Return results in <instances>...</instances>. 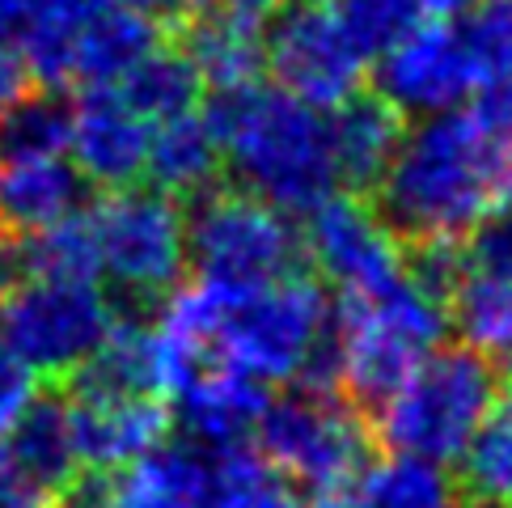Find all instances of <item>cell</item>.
Wrapping results in <instances>:
<instances>
[{"instance_id":"4fadbf2b","label":"cell","mask_w":512,"mask_h":508,"mask_svg":"<svg viewBox=\"0 0 512 508\" xmlns=\"http://www.w3.org/2000/svg\"><path fill=\"white\" fill-rule=\"evenodd\" d=\"M474 85H479V68L453 22H419L407 39L377 56V94L402 119L457 111L474 94Z\"/></svg>"},{"instance_id":"5bb4252c","label":"cell","mask_w":512,"mask_h":508,"mask_svg":"<svg viewBox=\"0 0 512 508\" xmlns=\"http://www.w3.org/2000/svg\"><path fill=\"white\" fill-rule=\"evenodd\" d=\"M68 424L81 466L115 475L170 437V407L157 394L68 390Z\"/></svg>"},{"instance_id":"cb8c5ba5","label":"cell","mask_w":512,"mask_h":508,"mask_svg":"<svg viewBox=\"0 0 512 508\" xmlns=\"http://www.w3.org/2000/svg\"><path fill=\"white\" fill-rule=\"evenodd\" d=\"M77 119V98H68V85H39L26 89L0 111V166L34 157H64Z\"/></svg>"},{"instance_id":"44dd1931","label":"cell","mask_w":512,"mask_h":508,"mask_svg":"<svg viewBox=\"0 0 512 508\" xmlns=\"http://www.w3.org/2000/svg\"><path fill=\"white\" fill-rule=\"evenodd\" d=\"M225 170L221 140L208 111H178L170 119H157L149 132V157H144V174L153 178V187L170 191L178 199H195L208 187H216V178Z\"/></svg>"},{"instance_id":"30bf717a","label":"cell","mask_w":512,"mask_h":508,"mask_svg":"<svg viewBox=\"0 0 512 508\" xmlns=\"http://www.w3.org/2000/svg\"><path fill=\"white\" fill-rule=\"evenodd\" d=\"M115 310L98 280L34 276L0 301V343L34 381H68L106 339Z\"/></svg>"},{"instance_id":"8d00e7d4","label":"cell","mask_w":512,"mask_h":508,"mask_svg":"<svg viewBox=\"0 0 512 508\" xmlns=\"http://www.w3.org/2000/svg\"><path fill=\"white\" fill-rule=\"evenodd\" d=\"M470 508H512V504H504V500H474Z\"/></svg>"},{"instance_id":"4dcf8cb0","label":"cell","mask_w":512,"mask_h":508,"mask_svg":"<svg viewBox=\"0 0 512 508\" xmlns=\"http://www.w3.org/2000/svg\"><path fill=\"white\" fill-rule=\"evenodd\" d=\"M34 373L17 360L5 343H0V437H5V428L13 424V415L26 407V398L34 394Z\"/></svg>"},{"instance_id":"1f68e13d","label":"cell","mask_w":512,"mask_h":508,"mask_svg":"<svg viewBox=\"0 0 512 508\" xmlns=\"http://www.w3.org/2000/svg\"><path fill=\"white\" fill-rule=\"evenodd\" d=\"M123 5H132L136 13H144L157 26H182L187 17H195L204 9L208 0H123Z\"/></svg>"},{"instance_id":"9a60e30c","label":"cell","mask_w":512,"mask_h":508,"mask_svg":"<svg viewBox=\"0 0 512 508\" xmlns=\"http://www.w3.org/2000/svg\"><path fill=\"white\" fill-rule=\"evenodd\" d=\"M153 123L132 111L115 89H81L77 119H72L68 157L85 174L89 187L115 191L144 178Z\"/></svg>"},{"instance_id":"7402d4cb","label":"cell","mask_w":512,"mask_h":508,"mask_svg":"<svg viewBox=\"0 0 512 508\" xmlns=\"http://www.w3.org/2000/svg\"><path fill=\"white\" fill-rule=\"evenodd\" d=\"M85 174L72 157H34L0 166V216L17 229H43L89 204Z\"/></svg>"},{"instance_id":"836d02e7","label":"cell","mask_w":512,"mask_h":508,"mask_svg":"<svg viewBox=\"0 0 512 508\" xmlns=\"http://www.w3.org/2000/svg\"><path fill=\"white\" fill-rule=\"evenodd\" d=\"M470 5L474 0H415L419 17H428V22H462Z\"/></svg>"},{"instance_id":"9c48e42d","label":"cell","mask_w":512,"mask_h":508,"mask_svg":"<svg viewBox=\"0 0 512 508\" xmlns=\"http://www.w3.org/2000/svg\"><path fill=\"white\" fill-rule=\"evenodd\" d=\"M301 233L292 216L250 191L208 187L187 212V267L221 293H250L297 271Z\"/></svg>"},{"instance_id":"74e56055","label":"cell","mask_w":512,"mask_h":508,"mask_svg":"<svg viewBox=\"0 0 512 508\" xmlns=\"http://www.w3.org/2000/svg\"><path fill=\"white\" fill-rule=\"evenodd\" d=\"M504 360H508V377H512V335H508V343H504Z\"/></svg>"},{"instance_id":"603a6c76","label":"cell","mask_w":512,"mask_h":508,"mask_svg":"<svg viewBox=\"0 0 512 508\" xmlns=\"http://www.w3.org/2000/svg\"><path fill=\"white\" fill-rule=\"evenodd\" d=\"M347 492V508H457L462 483L441 462L386 449V458L360 466Z\"/></svg>"},{"instance_id":"83f0119b","label":"cell","mask_w":512,"mask_h":508,"mask_svg":"<svg viewBox=\"0 0 512 508\" xmlns=\"http://www.w3.org/2000/svg\"><path fill=\"white\" fill-rule=\"evenodd\" d=\"M335 13L369 64L377 56H386L398 39H407L424 22L415 0H335Z\"/></svg>"},{"instance_id":"8992f818","label":"cell","mask_w":512,"mask_h":508,"mask_svg":"<svg viewBox=\"0 0 512 508\" xmlns=\"http://www.w3.org/2000/svg\"><path fill=\"white\" fill-rule=\"evenodd\" d=\"M106 508H297V492L259 449L161 441L111 475Z\"/></svg>"},{"instance_id":"ba28073f","label":"cell","mask_w":512,"mask_h":508,"mask_svg":"<svg viewBox=\"0 0 512 508\" xmlns=\"http://www.w3.org/2000/svg\"><path fill=\"white\" fill-rule=\"evenodd\" d=\"M98 246V284L111 301L157 305L187 271V208L161 187H115L85 208Z\"/></svg>"},{"instance_id":"3957f363","label":"cell","mask_w":512,"mask_h":508,"mask_svg":"<svg viewBox=\"0 0 512 508\" xmlns=\"http://www.w3.org/2000/svg\"><path fill=\"white\" fill-rule=\"evenodd\" d=\"M331 326L335 305L326 297V284L288 271L225 301L216 360L259 377L263 386H331Z\"/></svg>"},{"instance_id":"6da1fadb","label":"cell","mask_w":512,"mask_h":508,"mask_svg":"<svg viewBox=\"0 0 512 508\" xmlns=\"http://www.w3.org/2000/svg\"><path fill=\"white\" fill-rule=\"evenodd\" d=\"M373 195L402 242H457L479 216L512 204V136L462 106L415 119Z\"/></svg>"},{"instance_id":"277c9868","label":"cell","mask_w":512,"mask_h":508,"mask_svg":"<svg viewBox=\"0 0 512 508\" xmlns=\"http://www.w3.org/2000/svg\"><path fill=\"white\" fill-rule=\"evenodd\" d=\"M445 339L449 305L411 276L369 297H339L331 326V386L356 407H377Z\"/></svg>"},{"instance_id":"ffe728a7","label":"cell","mask_w":512,"mask_h":508,"mask_svg":"<svg viewBox=\"0 0 512 508\" xmlns=\"http://www.w3.org/2000/svg\"><path fill=\"white\" fill-rule=\"evenodd\" d=\"M161 43V26L123 0L106 5L77 30L72 43V81L81 89H111Z\"/></svg>"},{"instance_id":"52a82bcc","label":"cell","mask_w":512,"mask_h":508,"mask_svg":"<svg viewBox=\"0 0 512 508\" xmlns=\"http://www.w3.org/2000/svg\"><path fill=\"white\" fill-rule=\"evenodd\" d=\"M254 441L292 492L343 496L369 462L373 428L343 390L297 381L288 394L267 398Z\"/></svg>"},{"instance_id":"f1b7e54d","label":"cell","mask_w":512,"mask_h":508,"mask_svg":"<svg viewBox=\"0 0 512 508\" xmlns=\"http://www.w3.org/2000/svg\"><path fill=\"white\" fill-rule=\"evenodd\" d=\"M457 30L479 68V81L512 77V0H474Z\"/></svg>"},{"instance_id":"4316f807","label":"cell","mask_w":512,"mask_h":508,"mask_svg":"<svg viewBox=\"0 0 512 508\" xmlns=\"http://www.w3.org/2000/svg\"><path fill=\"white\" fill-rule=\"evenodd\" d=\"M30 254H34V276L98 280V246H94V229H89L85 208L56 225L30 229Z\"/></svg>"},{"instance_id":"d590c367","label":"cell","mask_w":512,"mask_h":508,"mask_svg":"<svg viewBox=\"0 0 512 508\" xmlns=\"http://www.w3.org/2000/svg\"><path fill=\"white\" fill-rule=\"evenodd\" d=\"M297 508H301V504H297ZM305 508H347V504H343L339 496H314V500H309Z\"/></svg>"},{"instance_id":"7c38bea8","label":"cell","mask_w":512,"mask_h":508,"mask_svg":"<svg viewBox=\"0 0 512 508\" xmlns=\"http://www.w3.org/2000/svg\"><path fill=\"white\" fill-rule=\"evenodd\" d=\"M301 254H309L314 276L339 297H369L407 276V242L360 191H335L301 216Z\"/></svg>"},{"instance_id":"7a4b0ae2","label":"cell","mask_w":512,"mask_h":508,"mask_svg":"<svg viewBox=\"0 0 512 508\" xmlns=\"http://www.w3.org/2000/svg\"><path fill=\"white\" fill-rule=\"evenodd\" d=\"M208 119L237 187L288 216H309L339 191L326 111L284 94L280 85H242L216 94Z\"/></svg>"},{"instance_id":"d6986e66","label":"cell","mask_w":512,"mask_h":508,"mask_svg":"<svg viewBox=\"0 0 512 508\" xmlns=\"http://www.w3.org/2000/svg\"><path fill=\"white\" fill-rule=\"evenodd\" d=\"M402 115L381 94H356L343 98L326 111V136H331V161L335 178L347 191H373L381 170L402 140Z\"/></svg>"},{"instance_id":"e575fe53","label":"cell","mask_w":512,"mask_h":508,"mask_svg":"<svg viewBox=\"0 0 512 508\" xmlns=\"http://www.w3.org/2000/svg\"><path fill=\"white\" fill-rule=\"evenodd\" d=\"M221 5H233V9H242V13H254V17H267V13H276L284 0H221Z\"/></svg>"},{"instance_id":"d4e9b609","label":"cell","mask_w":512,"mask_h":508,"mask_svg":"<svg viewBox=\"0 0 512 508\" xmlns=\"http://www.w3.org/2000/svg\"><path fill=\"white\" fill-rule=\"evenodd\" d=\"M111 89L127 106H132V111H140L149 123H157V119H170L178 111H191V106H199V89H204V85H199L191 60L182 56V47L157 43L149 56H144Z\"/></svg>"},{"instance_id":"484cf974","label":"cell","mask_w":512,"mask_h":508,"mask_svg":"<svg viewBox=\"0 0 512 508\" xmlns=\"http://www.w3.org/2000/svg\"><path fill=\"white\" fill-rule=\"evenodd\" d=\"M462 475L457 483L474 500H504L512 504V394H496V403L474 428L462 449Z\"/></svg>"},{"instance_id":"5b68a950","label":"cell","mask_w":512,"mask_h":508,"mask_svg":"<svg viewBox=\"0 0 512 508\" xmlns=\"http://www.w3.org/2000/svg\"><path fill=\"white\" fill-rule=\"evenodd\" d=\"M496 394L500 373L487 352L470 343H441L373 407V441L390 453L453 466Z\"/></svg>"},{"instance_id":"d6a6232c","label":"cell","mask_w":512,"mask_h":508,"mask_svg":"<svg viewBox=\"0 0 512 508\" xmlns=\"http://www.w3.org/2000/svg\"><path fill=\"white\" fill-rule=\"evenodd\" d=\"M30 85H34V77H30L26 60L17 56L13 47H0V111H5L13 98H22Z\"/></svg>"},{"instance_id":"ac0fdd59","label":"cell","mask_w":512,"mask_h":508,"mask_svg":"<svg viewBox=\"0 0 512 508\" xmlns=\"http://www.w3.org/2000/svg\"><path fill=\"white\" fill-rule=\"evenodd\" d=\"M182 56L212 94L254 85L263 72V17L233 5H208L182 22Z\"/></svg>"},{"instance_id":"f546056e","label":"cell","mask_w":512,"mask_h":508,"mask_svg":"<svg viewBox=\"0 0 512 508\" xmlns=\"http://www.w3.org/2000/svg\"><path fill=\"white\" fill-rule=\"evenodd\" d=\"M34 280V254H30V229H17L0 216V301L13 288Z\"/></svg>"},{"instance_id":"2e32d148","label":"cell","mask_w":512,"mask_h":508,"mask_svg":"<svg viewBox=\"0 0 512 508\" xmlns=\"http://www.w3.org/2000/svg\"><path fill=\"white\" fill-rule=\"evenodd\" d=\"M267 386L259 377L212 360L191 381L170 394V424L182 428V437L208 449H233L254 441L263 411H267Z\"/></svg>"},{"instance_id":"8fae6325","label":"cell","mask_w":512,"mask_h":508,"mask_svg":"<svg viewBox=\"0 0 512 508\" xmlns=\"http://www.w3.org/2000/svg\"><path fill=\"white\" fill-rule=\"evenodd\" d=\"M263 26V68L284 94L331 111L364 85V51L339 22L335 0H284Z\"/></svg>"},{"instance_id":"e0dca14e","label":"cell","mask_w":512,"mask_h":508,"mask_svg":"<svg viewBox=\"0 0 512 508\" xmlns=\"http://www.w3.org/2000/svg\"><path fill=\"white\" fill-rule=\"evenodd\" d=\"M0 458H5L9 475L51 500L60 487L81 470L77 445H72V424H68V394L60 381H47L26 398V407L13 415V424L0 437Z\"/></svg>"}]
</instances>
